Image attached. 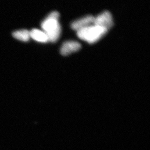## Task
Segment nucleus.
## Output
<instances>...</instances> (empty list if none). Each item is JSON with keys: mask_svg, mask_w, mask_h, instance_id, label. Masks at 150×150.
<instances>
[{"mask_svg": "<svg viewBox=\"0 0 150 150\" xmlns=\"http://www.w3.org/2000/svg\"><path fill=\"white\" fill-rule=\"evenodd\" d=\"M13 36L16 39L23 42H27L30 38V31L25 29L14 31L13 33Z\"/></svg>", "mask_w": 150, "mask_h": 150, "instance_id": "obj_7", "label": "nucleus"}, {"mask_svg": "<svg viewBox=\"0 0 150 150\" xmlns=\"http://www.w3.org/2000/svg\"><path fill=\"white\" fill-rule=\"evenodd\" d=\"M107 31V29L93 24L76 32L78 37L81 40L93 44L100 40Z\"/></svg>", "mask_w": 150, "mask_h": 150, "instance_id": "obj_2", "label": "nucleus"}, {"mask_svg": "<svg viewBox=\"0 0 150 150\" xmlns=\"http://www.w3.org/2000/svg\"><path fill=\"white\" fill-rule=\"evenodd\" d=\"M94 21V17L91 15L86 16L73 21L71 24V27L77 32L93 24Z\"/></svg>", "mask_w": 150, "mask_h": 150, "instance_id": "obj_4", "label": "nucleus"}, {"mask_svg": "<svg viewBox=\"0 0 150 150\" xmlns=\"http://www.w3.org/2000/svg\"><path fill=\"white\" fill-rule=\"evenodd\" d=\"M94 24L108 30L113 26V21L112 15L108 11L103 12L97 16L94 17Z\"/></svg>", "mask_w": 150, "mask_h": 150, "instance_id": "obj_3", "label": "nucleus"}, {"mask_svg": "<svg viewBox=\"0 0 150 150\" xmlns=\"http://www.w3.org/2000/svg\"><path fill=\"white\" fill-rule=\"evenodd\" d=\"M59 14L58 12L53 11L49 13L41 23L43 30L46 33L49 41L55 42L59 40L61 34V26L59 19Z\"/></svg>", "mask_w": 150, "mask_h": 150, "instance_id": "obj_1", "label": "nucleus"}, {"mask_svg": "<svg viewBox=\"0 0 150 150\" xmlns=\"http://www.w3.org/2000/svg\"><path fill=\"white\" fill-rule=\"evenodd\" d=\"M81 48V44L77 41H67L62 44L60 49V53L63 56H68L79 51Z\"/></svg>", "mask_w": 150, "mask_h": 150, "instance_id": "obj_5", "label": "nucleus"}, {"mask_svg": "<svg viewBox=\"0 0 150 150\" xmlns=\"http://www.w3.org/2000/svg\"><path fill=\"white\" fill-rule=\"evenodd\" d=\"M30 38L37 42L45 43L49 41L48 36L43 30L33 29L30 31Z\"/></svg>", "mask_w": 150, "mask_h": 150, "instance_id": "obj_6", "label": "nucleus"}]
</instances>
